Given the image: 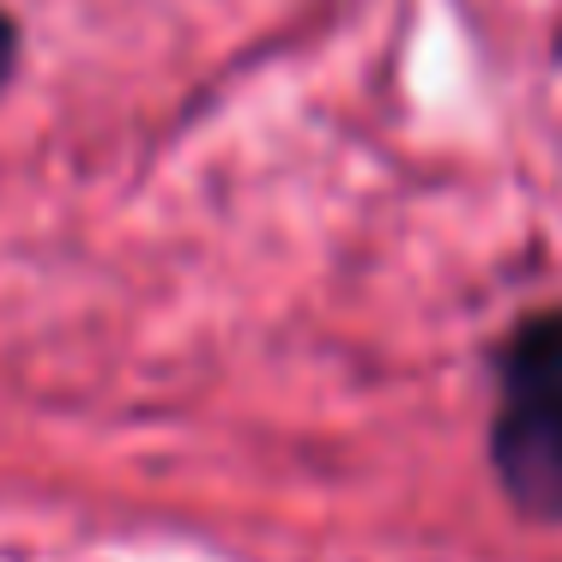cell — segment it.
Masks as SVG:
<instances>
[{
	"instance_id": "cell-3",
	"label": "cell",
	"mask_w": 562,
	"mask_h": 562,
	"mask_svg": "<svg viewBox=\"0 0 562 562\" xmlns=\"http://www.w3.org/2000/svg\"><path fill=\"white\" fill-rule=\"evenodd\" d=\"M19 67V19L0 7V91H7V79H13Z\"/></svg>"
},
{
	"instance_id": "cell-1",
	"label": "cell",
	"mask_w": 562,
	"mask_h": 562,
	"mask_svg": "<svg viewBox=\"0 0 562 562\" xmlns=\"http://www.w3.org/2000/svg\"><path fill=\"white\" fill-rule=\"evenodd\" d=\"M490 472L520 520L562 526V387L502 393L490 417Z\"/></svg>"
},
{
	"instance_id": "cell-2",
	"label": "cell",
	"mask_w": 562,
	"mask_h": 562,
	"mask_svg": "<svg viewBox=\"0 0 562 562\" xmlns=\"http://www.w3.org/2000/svg\"><path fill=\"white\" fill-rule=\"evenodd\" d=\"M502 393H550L562 387V308H532L520 315L502 345L490 351Z\"/></svg>"
}]
</instances>
